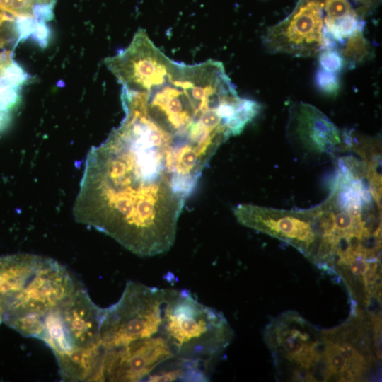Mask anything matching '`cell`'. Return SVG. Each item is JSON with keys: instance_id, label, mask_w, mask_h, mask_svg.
<instances>
[{"instance_id": "1", "label": "cell", "mask_w": 382, "mask_h": 382, "mask_svg": "<svg viewBox=\"0 0 382 382\" xmlns=\"http://www.w3.org/2000/svg\"><path fill=\"white\" fill-rule=\"evenodd\" d=\"M105 63L122 86V123L160 159L186 199L217 149L261 109L238 96L221 62L173 61L143 30Z\"/></svg>"}, {"instance_id": "2", "label": "cell", "mask_w": 382, "mask_h": 382, "mask_svg": "<svg viewBox=\"0 0 382 382\" xmlns=\"http://www.w3.org/2000/svg\"><path fill=\"white\" fill-rule=\"evenodd\" d=\"M185 201L168 177L108 136L89 151L74 214L132 253L151 257L173 245Z\"/></svg>"}, {"instance_id": "3", "label": "cell", "mask_w": 382, "mask_h": 382, "mask_svg": "<svg viewBox=\"0 0 382 382\" xmlns=\"http://www.w3.org/2000/svg\"><path fill=\"white\" fill-rule=\"evenodd\" d=\"M79 288L53 259L33 254L0 257V318L25 337L38 339L49 314Z\"/></svg>"}, {"instance_id": "4", "label": "cell", "mask_w": 382, "mask_h": 382, "mask_svg": "<svg viewBox=\"0 0 382 382\" xmlns=\"http://www.w3.org/2000/svg\"><path fill=\"white\" fill-rule=\"evenodd\" d=\"M103 313L80 287L47 317L38 339L53 352L64 381H103Z\"/></svg>"}, {"instance_id": "5", "label": "cell", "mask_w": 382, "mask_h": 382, "mask_svg": "<svg viewBox=\"0 0 382 382\" xmlns=\"http://www.w3.org/2000/svg\"><path fill=\"white\" fill-rule=\"evenodd\" d=\"M160 334L175 358L209 372L233 337L224 315L201 303L187 289H167Z\"/></svg>"}, {"instance_id": "6", "label": "cell", "mask_w": 382, "mask_h": 382, "mask_svg": "<svg viewBox=\"0 0 382 382\" xmlns=\"http://www.w3.org/2000/svg\"><path fill=\"white\" fill-rule=\"evenodd\" d=\"M166 289L129 282L120 299L103 308L100 342L104 354L159 335Z\"/></svg>"}, {"instance_id": "7", "label": "cell", "mask_w": 382, "mask_h": 382, "mask_svg": "<svg viewBox=\"0 0 382 382\" xmlns=\"http://www.w3.org/2000/svg\"><path fill=\"white\" fill-rule=\"evenodd\" d=\"M234 215L242 225L284 241L316 263L321 245L312 209H281L239 204Z\"/></svg>"}, {"instance_id": "8", "label": "cell", "mask_w": 382, "mask_h": 382, "mask_svg": "<svg viewBox=\"0 0 382 382\" xmlns=\"http://www.w3.org/2000/svg\"><path fill=\"white\" fill-rule=\"evenodd\" d=\"M323 8L321 0H301L289 17L267 30L262 40L266 50L298 57L318 54L323 46Z\"/></svg>"}, {"instance_id": "9", "label": "cell", "mask_w": 382, "mask_h": 382, "mask_svg": "<svg viewBox=\"0 0 382 382\" xmlns=\"http://www.w3.org/2000/svg\"><path fill=\"white\" fill-rule=\"evenodd\" d=\"M173 358V349L161 334L135 341L104 354L103 381H146L153 371Z\"/></svg>"}, {"instance_id": "10", "label": "cell", "mask_w": 382, "mask_h": 382, "mask_svg": "<svg viewBox=\"0 0 382 382\" xmlns=\"http://www.w3.org/2000/svg\"><path fill=\"white\" fill-rule=\"evenodd\" d=\"M310 327L300 316L288 313L267 328L265 340L277 355L299 364V368L316 371L324 359L326 345L324 338L314 340Z\"/></svg>"}, {"instance_id": "11", "label": "cell", "mask_w": 382, "mask_h": 382, "mask_svg": "<svg viewBox=\"0 0 382 382\" xmlns=\"http://www.w3.org/2000/svg\"><path fill=\"white\" fill-rule=\"evenodd\" d=\"M287 131L289 138L309 154L330 155L342 149V133L324 113L310 104L300 102L291 106Z\"/></svg>"}, {"instance_id": "12", "label": "cell", "mask_w": 382, "mask_h": 382, "mask_svg": "<svg viewBox=\"0 0 382 382\" xmlns=\"http://www.w3.org/2000/svg\"><path fill=\"white\" fill-rule=\"evenodd\" d=\"M340 52L349 69L371 59L374 54L372 47L363 35V30H357L347 38Z\"/></svg>"}, {"instance_id": "13", "label": "cell", "mask_w": 382, "mask_h": 382, "mask_svg": "<svg viewBox=\"0 0 382 382\" xmlns=\"http://www.w3.org/2000/svg\"><path fill=\"white\" fill-rule=\"evenodd\" d=\"M326 16L324 23H335L345 17L357 13L348 0H325Z\"/></svg>"}, {"instance_id": "14", "label": "cell", "mask_w": 382, "mask_h": 382, "mask_svg": "<svg viewBox=\"0 0 382 382\" xmlns=\"http://www.w3.org/2000/svg\"><path fill=\"white\" fill-rule=\"evenodd\" d=\"M315 83L318 90L330 96L337 95L340 88L338 74L325 71L320 67L316 71Z\"/></svg>"}, {"instance_id": "15", "label": "cell", "mask_w": 382, "mask_h": 382, "mask_svg": "<svg viewBox=\"0 0 382 382\" xmlns=\"http://www.w3.org/2000/svg\"><path fill=\"white\" fill-rule=\"evenodd\" d=\"M318 54L320 67L325 71L338 74L345 66V60L338 50H322Z\"/></svg>"}, {"instance_id": "16", "label": "cell", "mask_w": 382, "mask_h": 382, "mask_svg": "<svg viewBox=\"0 0 382 382\" xmlns=\"http://www.w3.org/2000/svg\"><path fill=\"white\" fill-rule=\"evenodd\" d=\"M12 119V113L0 110V133L6 130Z\"/></svg>"}]
</instances>
